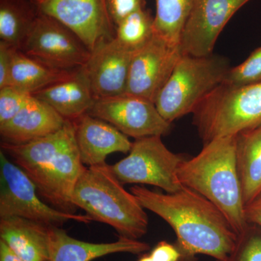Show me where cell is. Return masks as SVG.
<instances>
[{
    "mask_svg": "<svg viewBox=\"0 0 261 261\" xmlns=\"http://www.w3.org/2000/svg\"><path fill=\"white\" fill-rule=\"evenodd\" d=\"M130 192L144 208L173 228L181 260L190 261L202 254L224 261L232 251L238 235L224 214L198 192L183 186L165 194L139 185L130 187Z\"/></svg>",
    "mask_w": 261,
    "mask_h": 261,
    "instance_id": "obj_1",
    "label": "cell"
},
{
    "mask_svg": "<svg viewBox=\"0 0 261 261\" xmlns=\"http://www.w3.org/2000/svg\"><path fill=\"white\" fill-rule=\"evenodd\" d=\"M1 148L55 208L75 214L72 197L84 165L75 142L74 122L67 120L58 132L28 143L2 142Z\"/></svg>",
    "mask_w": 261,
    "mask_h": 261,
    "instance_id": "obj_2",
    "label": "cell"
},
{
    "mask_svg": "<svg viewBox=\"0 0 261 261\" xmlns=\"http://www.w3.org/2000/svg\"><path fill=\"white\" fill-rule=\"evenodd\" d=\"M177 177L182 186L198 192L214 203L237 234L248 226L237 166L235 136L204 144L197 155L181 163Z\"/></svg>",
    "mask_w": 261,
    "mask_h": 261,
    "instance_id": "obj_3",
    "label": "cell"
},
{
    "mask_svg": "<svg viewBox=\"0 0 261 261\" xmlns=\"http://www.w3.org/2000/svg\"><path fill=\"white\" fill-rule=\"evenodd\" d=\"M72 201L93 221L112 226L121 237L139 240L147 232L149 219L145 208L134 194L125 190L106 163L84 166Z\"/></svg>",
    "mask_w": 261,
    "mask_h": 261,
    "instance_id": "obj_4",
    "label": "cell"
},
{
    "mask_svg": "<svg viewBox=\"0 0 261 261\" xmlns=\"http://www.w3.org/2000/svg\"><path fill=\"white\" fill-rule=\"evenodd\" d=\"M193 123L204 144L261 124V82L240 87L220 84L195 108Z\"/></svg>",
    "mask_w": 261,
    "mask_h": 261,
    "instance_id": "obj_5",
    "label": "cell"
},
{
    "mask_svg": "<svg viewBox=\"0 0 261 261\" xmlns=\"http://www.w3.org/2000/svg\"><path fill=\"white\" fill-rule=\"evenodd\" d=\"M230 68L224 57L183 54L154 102L158 111L171 123L193 113L199 103L222 84Z\"/></svg>",
    "mask_w": 261,
    "mask_h": 261,
    "instance_id": "obj_6",
    "label": "cell"
},
{
    "mask_svg": "<svg viewBox=\"0 0 261 261\" xmlns=\"http://www.w3.org/2000/svg\"><path fill=\"white\" fill-rule=\"evenodd\" d=\"M187 158L173 153L163 143L161 137L137 139L129 154L111 166L113 173L122 184H142L159 187L166 193L181 190L177 173Z\"/></svg>",
    "mask_w": 261,
    "mask_h": 261,
    "instance_id": "obj_7",
    "label": "cell"
},
{
    "mask_svg": "<svg viewBox=\"0 0 261 261\" xmlns=\"http://www.w3.org/2000/svg\"><path fill=\"white\" fill-rule=\"evenodd\" d=\"M0 178V218L17 216L54 226L70 221L84 224L93 221L88 215L68 214L42 202L34 182L2 150Z\"/></svg>",
    "mask_w": 261,
    "mask_h": 261,
    "instance_id": "obj_8",
    "label": "cell"
},
{
    "mask_svg": "<svg viewBox=\"0 0 261 261\" xmlns=\"http://www.w3.org/2000/svg\"><path fill=\"white\" fill-rule=\"evenodd\" d=\"M20 50L43 64L64 70L84 66L91 53L70 29L39 13Z\"/></svg>",
    "mask_w": 261,
    "mask_h": 261,
    "instance_id": "obj_9",
    "label": "cell"
},
{
    "mask_svg": "<svg viewBox=\"0 0 261 261\" xmlns=\"http://www.w3.org/2000/svg\"><path fill=\"white\" fill-rule=\"evenodd\" d=\"M87 113L111 123L135 140L162 137L169 133L172 127V123L163 118L154 102L130 94L96 99Z\"/></svg>",
    "mask_w": 261,
    "mask_h": 261,
    "instance_id": "obj_10",
    "label": "cell"
},
{
    "mask_svg": "<svg viewBox=\"0 0 261 261\" xmlns=\"http://www.w3.org/2000/svg\"><path fill=\"white\" fill-rule=\"evenodd\" d=\"M182 56L181 45L171 44L154 34L134 54L125 94L154 103Z\"/></svg>",
    "mask_w": 261,
    "mask_h": 261,
    "instance_id": "obj_11",
    "label": "cell"
},
{
    "mask_svg": "<svg viewBox=\"0 0 261 261\" xmlns=\"http://www.w3.org/2000/svg\"><path fill=\"white\" fill-rule=\"evenodd\" d=\"M38 13L56 19L75 33L92 51L103 39L115 37L116 27L106 0H30Z\"/></svg>",
    "mask_w": 261,
    "mask_h": 261,
    "instance_id": "obj_12",
    "label": "cell"
},
{
    "mask_svg": "<svg viewBox=\"0 0 261 261\" xmlns=\"http://www.w3.org/2000/svg\"><path fill=\"white\" fill-rule=\"evenodd\" d=\"M251 0H193L181 38L184 55L195 57L213 54L218 37L244 5Z\"/></svg>",
    "mask_w": 261,
    "mask_h": 261,
    "instance_id": "obj_13",
    "label": "cell"
},
{
    "mask_svg": "<svg viewBox=\"0 0 261 261\" xmlns=\"http://www.w3.org/2000/svg\"><path fill=\"white\" fill-rule=\"evenodd\" d=\"M135 53L116 37L97 42L83 66L96 99L125 94Z\"/></svg>",
    "mask_w": 261,
    "mask_h": 261,
    "instance_id": "obj_14",
    "label": "cell"
},
{
    "mask_svg": "<svg viewBox=\"0 0 261 261\" xmlns=\"http://www.w3.org/2000/svg\"><path fill=\"white\" fill-rule=\"evenodd\" d=\"M73 121L81 161L88 167L106 163L108 154L132 149L133 142L108 122L88 113Z\"/></svg>",
    "mask_w": 261,
    "mask_h": 261,
    "instance_id": "obj_15",
    "label": "cell"
},
{
    "mask_svg": "<svg viewBox=\"0 0 261 261\" xmlns=\"http://www.w3.org/2000/svg\"><path fill=\"white\" fill-rule=\"evenodd\" d=\"M66 121L47 103L33 96L16 116L0 125V135L3 143L22 145L58 132Z\"/></svg>",
    "mask_w": 261,
    "mask_h": 261,
    "instance_id": "obj_16",
    "label": "cell"
},
{
    "mask_svg": "<svg viewBox=\"0 0 261 261\" xmlns=\"http://www.w3.org/2000/svg\"><path fill=\"white\" fill-rule=\"evenodd\" d=\"M53 226L17 216L1 218L0 240L23 261H49Z\"/></svg>",
    "mask_w": 261,
    "mask_h": 261,
    "instance_id": "obj_17",
    "label": "cell"
},
{
    "mask_svg": "<svg viewBox=\"0 0 261 261\" xmlns=\"http://www.w3.org/2000/svg\"><path fill=\"white\" fill-rule=\"evenodd\" d=\"M66 120L75 121L89 112L96 101L84 67L77 68L65 80L33 94Z\"/></svg>",
    "mask_w": 261,
    "mask_h": 261,
    "instance_id": "obj_18",
    "label": "cell"
},
{
    "mask_svg": "<svg viewBox=\"0 0 261 261\" xmlns=\"http://www.w3.org/2000/svg\"><path fill=\"white\" fill-rule=\"evenodd\" d=\"M149 248L147 243L121 236L114 243H87L71 238L58 226H53V245L49 261H92L118 252L140 254Z\"/></svg>",
    "mask_w": 261,
    "mask_h": 261,
    "instance_id": "obj_19",
    "label": "cell"
},
{
    "mask_svg": "<svg viewBox=\"0 0 261 261\" xmlns=\"http://www.w3.org/2000/svg\"><path fill=\"white\" fill-rule=\"evenodd\" d=\"M235 153L246 205L261 193V124L235 135Z\"/></svg>",
    "mask_w": 261,
    "mask_h": 261,
    "instance_id": "obj_20",
    "label": "cell"
},
{
    "mask_svg": "<svg viewBox=\"0 0 261 261\" xmlns=\"http://www.w3.org/2000/svg\"><path fill=\"white\" fill-rule=\"evenodd\" d=\"M74 70L51 68L25 56L20 49H15L12 62L10 87L33 95L38 91L68 78Z\"/></svg>",
    "mask_w": 261,
    "mask_h": 261,
    "instance_id": "obj_21",
    "label": "cell"
},
{
    "mask_svg": "<svg viewBox=\"0 0 261 261\" xmlns=\"http://www.w3.org/2000/svg\"><path fill=\"white\" fill-rule=\"evenodd\" d=\"M38 14L30 0H0V41L20 49Z\"/></svg>",
    "mask_w": 261,
    "mask_h": 261,
    "instance_id": "obj_22",
    "label": "cell"
},
{
    "mask_svg": "<svg viewBox=\"0 0 261 261\" xmlns=\"http://www.w3.org/2000/svg\"><path fill=\"white\" fill-rule=\"evenodd\" d=\"M193 0H155L154 31L156 35L180 45Z\"/></svg>",
    "mask_w": 261,
    "mask_h": 261,
    "instance_id": "obj_23",
    "label": "cell"
},
{
    "mask_svg": "<svg viewBox=\"0 0 261 261\" xmlns=\"http://www.w3.org/2000/svg\"><path fill=\"white\" fill-rule=\"evenodd\" d=\"M154 34V17L143 8L128 15L116 25L115 37L123 46L136 51L146 45Z\"/></svg>",
    "mask_w": 261,
    "mask_h": 261,
    "instance_id": "obj_24",
    "label": "cell"
},
{
    "mask_svg": "<svg viewBox=\"0 0 261 261\" xmlns=\"http://www.w3.org/2000/svg\"><path fill=\"white\" fill-rule=\"evenodd\" d=\"M261 82V47L252 51L241 64L231 68L222 84L231 87H244Z\"/></svg>",
    "mask_w": 261,
    "mask_h": 261,
    "instance_id": "obj_25",
    "label": "cell"
},
{
    "mask_svg": "<svg viewBox=\"0 0 261 261\" xmlns=\"http://www.w3.org/2000/svg\"><path fill=\"white\" fill-rule=\"evenodd\" d=\"M224 261H261V228L249 224L238 235L232 251Z\"/></svg>",
    "mask_w": 261,
    "mask_h": 261,
    "instance_id": "obj_26",
    "label": "cell"
},
{
    "mask_svg": "<svg viewBox=\"0 0 261 261\" xmlns=\"http://www.w3.org/2000/svg\"><path fill=\"white\" fill-rule=\"evenodd\" d=\"M32 98V94L15 87L0 89V125L4 124L16 116Z\"/></svg>",
    "mask_w": 261,
    "mask_h": 261,
    "instance_id": "obj_27",
    "label": "cell"
},
{
    "mask_svg": "<svg viewBox=\"0 0 261 261\" xmlns=\"http://www.w3.org/2000/svg\"><path fill=\"white\" fill-rule=\"evenodd\" d=\"M108 14L115 27L128 15L145 8L146 0H106Z\"/></svg>",
    "mask_w": 261,
    "mask_h": 261,
    "instance_id": "obj_28",
    "label": "cell"
},
{
    "mask_svg": "<svg viewBox=\"0 0 261 261\" xmlns=\"http://www.w3.org/2000/svg\"><path fill=\"white\" fill-rule=\"evenodd\" d=\"M15 49V48L0 41V89L10 87L12 62Z\"/></svg>",
    "mask_w": 261,
    "mask_h": 261,
    "instance_id": "obj_29",
    "label": "cell"
},
{
    "mask_svg": "<svg viewBox=\"0 0 261 261\" xmlns=\"http://www.w3.org/2000/svg\"><path fill=\"white\" fill-rule=\"evenodd\" d=\"M154 261H179L181 255L176 245L160 242L149 254Z\"/></svg>",
    "mask_w": 261,
    "mask_h": 261,
    "instance_id": "obj_30",
    "label": "cell"
},
{
    "mask_svg": "<svg viewBox=\"0 0 261 261\" xmlns=\"http://www.w3.org/2000/svg\"><path fill=\"white\" fill-rule=\"evenodd\" d=\"M245 219L250 224L261 228V193L245 207Z\"/></svg>",
    "mask_w": 261,
    "mask_h": 261,
    "instance_id": "obj_31",
    "label": "cell"
},
{
    "mask_svg": "<svg viewBox=\"0 0 261 261\" xmlns=\"http://www.w3.org/2000/svg\"><path fill=\"white\" fill-rule=\"evenodd\" d=\"M0 261H23L6 243L0 240Z\"/></svg>",
    "mask_w": 261,
    "mask_h": 261,
    "instance_id": "obj_32",
    "label": "cell"
},
{
    "mask_svg": "<svg viewBox=\"0 0 261 261\" xmlns=\"http://www.w3.org/2000/svg\"><path fill=\"white\" fill-rule=\"evenodd\" d=\"M138 261H154L150 255H144Z\"/></svg>",
    "mask_w": 261,
    "mask_h": 261,
    "instance_id": "obj_33",
    "label": "cell"
}]
</instances>
